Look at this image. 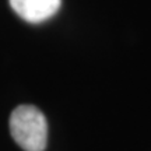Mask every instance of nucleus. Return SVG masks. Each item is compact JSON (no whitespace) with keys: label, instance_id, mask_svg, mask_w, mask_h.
<instances>
[{"label":"nucleus","instance_id":"f257e3e1","mask_svg":"<svg viewBox=\"0 0 151 151\" xmlns=\"http://www.w3.org/2000/svg\"><path fill=\"white\" fill-rule=\"evenodd\" d=\"M10 132L24 151H43L48 143L46 118L34 105H20L10 116Z\"/></svg>","mask_w":151,"mask_h":151},{"label":"nucleus","instance_id":"f03ea898","mask_svg":"<svg viewBox=\"0 0 151 151\" xmlns=\"http://www.w3.org/2000/svg\"><path fill=\"white\" fill-rule=\"evenodd\" d=\"M62 0H10L11 9L18 17L31 24L52 18L60 9Z\"/></svg>","mask_w":151,"mask_h":151}]
</instances>
